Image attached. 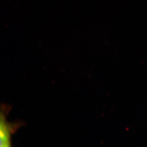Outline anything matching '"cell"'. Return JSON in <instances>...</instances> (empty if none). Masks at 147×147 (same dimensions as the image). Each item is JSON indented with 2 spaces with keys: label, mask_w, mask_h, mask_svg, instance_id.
Listing matches in <instances>:
<instances>
[{
  "label": "cell",
  "mask_w": 147,
  "mask_h": 147,
  "mask_svg": "<svg viewBox=\"0 0 147 147\" xmlns=\"http://www.w3.org/2000/svg\"><path fill=\"white\" fill-rule=\"evenodd\" d=\"M10 109L7 106H1L0 117V143L1 147L11 146V136L22 124L19 122L10 123L7 121L6 116Z\"/></svg>",
  "instance_id": "cell-1"
}]
</instances>
